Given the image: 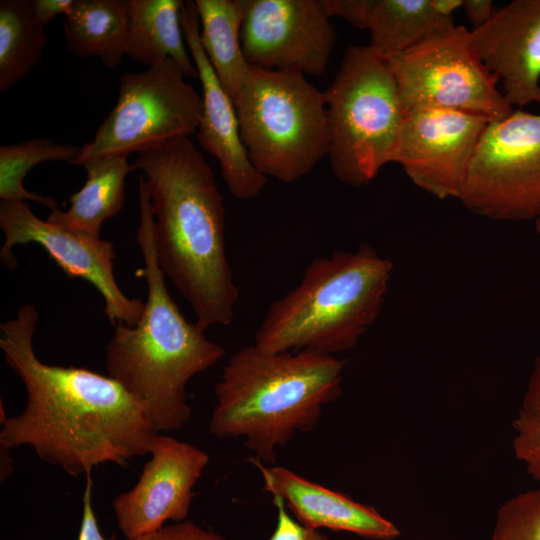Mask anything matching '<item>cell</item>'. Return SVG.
Returning <instances> with one entry per match:
<instances>
[{"mask_svg": "<svg viewBox=\"0 0 540 540\" xmlns=\"http://www.w3.org/2000/svg\"><path fill=\"white\" fill-rule=\"evenodd\" d=\"M241 43L250 65L319 77L336 32L322 0H244Z\"/></svg>", "mask_w": 540, "mask_h": 540, "instance_id": "obj_12", "label": "cell"}, {"mask_svg": "<svg viewBox=\"0 0 540 540\" xmlns=\"http://www.w3.org/2000/svg\"><path fill=\"white\" fill-rule=\"evenodd\" d=\"M137 483L112 503L117 525L131 540L156 531L164 523L186 520L193 487L209 462L204 450L158 433Z\"/></svg>", "mask_w": 540, "mask_h": 540, "instance_id": "obj_14", "label": "cell"}, {"mask_svg": "<svg viewBox=\"0 0 540 540\" xmlns=\"http://www.w3.org/2000/svg\"><path fill=\"white\" fill-rule=\"evenodd\" d=\"M64 34L71 54L97 57L107 68H116L127 52L128 0H74Z\"/></svg>", "mask_w": 540, "mask_h": 540, "instance_id": "obj_21", "label": "cell"}, {"mask_svg": "<svg viewBox=\"0 0 540 540\" xmlns=\"http://www.w3.org/2000/svg\"><path fill=\"white\" fill-rule=\"evenodd\" d=\"M535 228L537 233L540 235V218L535 221Z\"/></svg>", "mask_w": 540, "mask_h": 540, "instance_id": "obj_35", "label": "cell"}, {"mask_svg": "<svg viewBox=\"0 0 540 540\" xmlns=\"http://www.w3.org/2000/svg\"><path fill=\"white\" fill-rule=\"evenodd\" d=\"M458 199L470 211L492 220L540 218V114L517 109L488 123Z\"/></svg>", "mask_w": 540, "mask_h": 540, "instance_id": "obj_10", "label": "cell"}, {"mask_svg": "<svg viewBox=\"0 0 540 540\" xmlns=\"http://www.w3.org/2000/svg\"><path fill=\"white\" fill-rule=\"evenodd\" d=\"M470 41L502 81L510 106L540 104V0H515L470 31Z\"/></svg>", "mask_w": 540, "mask_h": 540, "instance_id": "obj_16", "label": "cell"}, {"mask_svg": "<svg viewBox=\"0 0 540 540\" xmlns=\"http://www.w3.org/2000/svg\"><path fill=\"white\" fill-rule=\"evenodd\" d=\"M392 272V261L368 244L314 258L298 285L270 305L254 344L270 353L353 348L378 318Z\"/></svg>", "mask_w": 540, "mask_h": 540, "instance_id": "obj_5", "label": "cell"}, {"mask_svg": "<svg viewBox=\"0 0 540 540\" xmlns=\"http://www.w3.org/2000/svg\"><path fill=\"white\" fill-rule=\"evenodd\" d=\"M345 361L312 350L266 352L254 343L234 352L214 393L209 431L244 438L262 463L297 432L310 431L341 393Z\"/></svg>", "mask_w": 540, "mask_h": 540, "instance_id": "obj_4", "label": "cell"}, {"mask_svg": "<svg viewBox=\"0 0 540 540\" xmlns=\"http://www.w3.org/2000/svg\"><path fill=\"white\" fill-rule=\"evenodd\" d=\"M127 158L109 155L80 163L87 172L84 185L70 196L67 211L57 208L47 220L74 232L101 238L103 223L116 216L124 205L126 177L135 171Z\"/></svg>", "mask_w": 540, "mask_h": 540, "instance_id": "obj_19", "label": "cell"}, {"mask_svg": "<svg viewBox=\"0 0 540 540\" xmlns=\"http://www.w3.org/2000/svg\"><path fill=\"white\" fill-rule=\"evenodd\" d=\"M512 425L514 454L540 487V415L520 409Z\"/></svg>", "mask_w": 540, "mask_h": 540, "instance_id": "obj_26", "label": "cell"}, {"mask_svg": "<svg viewBox=\"0 0 540 540\" xmlns=\"http://www.w3.org/2000/svg\"><path fill=\"white\" fill-rule=\"evenodd\" d=\"M30 2L36 20L45 27L58 15L66 16L74 0H30Z\"/></svg>", "mask_w": 540, "mask_h": 540, "instance_id": "obj_30", "label": "cell"}, {"mask_svg": "<svg viewBox=\"0 0 540 540\" xmlns=\"http://www.w3.org/2000/svg\"><path fill=\"white\" fill-rule=\"evenodd\" d=\"M181 23L202 87L203 114L195 133L197 140L202 149L218 160L228 191L239 200L253 199L263 190L267 177L251 163L235 106L201 45L195 0L184 1Z\"/></svg>", "mask_w": 540, "mask_h": 540, "instance_id": "obj_15", "label": "cell"}, {"mask_svg": "<svg viewBox=\"0 0 540 540\" xmlns=\"http://www.w3.org/2000/svg\"><path fill=\"white\" fill-rule=\"evenodd\" d=\"M233 104L250 161L264 176L291 183L327 156L324 92L303 74L250 65Z\"/></svg>", "mask_w": 540, "mask_h": 540, "instance_id": "obj_6", "label": "cell"}, {"mask_svg": "<svg viewBox=\"0 0 540 540\" xmlns=\"http://www.w3.org/2000/svg\"><path fill=\"white\" fill-rule=\"evenodd\" d=\"M521 410L540 415V354L534 359Z\"/></svg>", "mask_w": 540, "mask_h": 540, "instance_id": "obj_31", "label": "cell"}, {"mask_svg": "<svg viewBox=\"0 0 540 540\" xmlns=\"http://www.w3.org/2000/svg\"><path fill=\"white\" fill-rule=\"evenodd\" d=\"M490 120L466 112L417 108L405 111L391 162L439 199L458 198L475 147Z\"/></svg>", "mask_w": 540, "mask_h": 540, "instance_id": "obj_13", "label": "cell"}, {"mask_svg": "<svg viewBox=\"0 0 540 540\" xmlns=\"http://www.w3.org/2000/svg\"><path fill=\"white\" fill-rule=\"evenodd\" d=\"M329 17L337 16L370 32L368 46L383 58L455 27L433 0H322Z\"/></svg>", "mask_w": 540, "mask_h": 540, "instance_id": "obj_18", "label": "cell"}, {"mask_svg": "<svg viewBox=\"0 0 540 540\" xmlns=\"http://www.w3.org/2000/svg\"><path fill=\"white\" fill-rule=\"evenodd\" d=\"M85 489L82 497V518L78 540H117L115 535L105 538L98 526L97 518L92 505L93 481L91 474L86 476Z\"/></svg>", "mask_w": 540, "mask_h": 540, "instance_id": "obj_29", "label": "cell"}, {"mask_svg": "<svg viewBox=\"0 0 540 540\" xmlns=\"http://www.w3.org/2000/svg\"><path fill=\"white\" fill-rule=\"evenodd\" d=\"M45 27L30 0L0 1V92L22 81L37 65L47 45Z\"/></svg>", "mask_w": 540, "mask_h": 540, "instance_id": "obj_23", "label": "cell"}, {"mask_svg": "<svg viewBox=\"0 0 540 540\" xmlns=\"http://www.w3.org/2000/svg\"><path fill=\"white\" fill-rule=\"evenodd\" d=\"M405 111L450 109L499 121L513 112L499 79L488 70L463 26L427 38L385 58Z\"/></svg>", "mask_w": 540, "mask_h": 540, "instance_id": "obj_9", "label": "cell"}, {"mask_svg": "<svg viewBox=\"0 0 540 540\" xmlns=\"http://www.w3.org/2000/svg\"><path fill=\"white\" fill-rule=\"evenodd\" d=\"M131 540H227L223 536L205 530L192 521L184 520L173 525L138 536Z\"/></svg>", "mask_w": 540, "mask_h": 540, "instance_id": "obj_28", "label": "cell"}, {"mask_svg": "<svg viewBox=\"0 0 540 540\" xmlns=\"http://www.w3.org/2000/svg\"><path fill=\"white\" fill-rule=\"evenodd\" d=\"M436 10L446 17H452V13L463 5V0H433Z\"/></svg>", "mask_w": 540, "mask_h": 540, "instance_id": "obj_33", "label": "cell"}, {"mask_svg": "<svg viewBox=\"0 0 540 540\" xmlns=\"http://www.w3.org/2000/svg\"><path fill=\"white\" fill-rule=\"evenodd\" d=\"M261 473L263 490L280 497L287 509L306 527L345 531L375 540H393L398 528L376 509L307 480L281 466H266L249 459Z\"/></svg>", "mask_w": 540, "mask_h": 540, "instance_id": "obj_17", "label": "cell"}, {"mask_svg": "<svg viewBox=\"0 0 540 540\" xmlns=\"http://www.w3.org/2000/svg\"><path fill=\"white\" fill-rule=\"evenodd\" d=\"M183 5L182 0H128L126 55L148 67L171 59L185 77L198 78L182 28Z\"/></svg>", "mask_w": 540, "mask_h": 540, "instance_id": "obj_20", "label": "cell"}, {"mask_svg": "<svg viewBox=\"0 0 540 540\" xmlns=\"http://www.w3.org/2000/svg\"><path fill=\"white\" fill-rule=\"evenodd\" d=\"M202 114V96L173 60L159 61L140 73H123L114 107L71 165L109 155L128 157L189 137L196 133Z\"/></svg>", "mask_w": 540, "mask_h": 540, "instance_id": "obj_8", "label": "cell"}, {"mask_svg": "<svg viewBox=\"0 0 540 540\" xmlns=\"http://www.w3.org/2000/svg\"><path fill=\"white\" fill-rule=\"evenodd\" d=\"M81 154V147L57 143L47 138H35L0 146V198L3 201H34L51 211L59 208L50 197L25 189L28 172L45 161H65L72 164Z\"/></svg>", "mask_w": 540, "mask_h": 540, "instance_id": "obj_24", "label": "cell"}, {"mask_svg": "<svg viewBox=\"0 0 540 540\" xmlns=\"http://www.w3.org/2000/svg\"><path fill=\"white\" fill-rule=\"evenodd\" d=\"M9 451L10 449L0 447V454H1L0 479L1 481L5 480L13 472L12 458L9 455Z\"/></svg>", "mask_w": 540, "mask_h": 540, "instance_id": "obj_34", "label": "cell"}, {"mask_svg": "<svg viewBox=\"0 0 540 540\" xmlns=\"http://www.w3.org/2000/svg\"><path fill=\"white\" fill-rule=\"evenodd\" d=\"M490 540H540V487L513 496L499 508Z\"/></svg>", "mask_w": 540, "mask_h": 540, "instance_id": "obj_25", "label": "cell"}, {"mask_svg": "<svg viewBox=\"0 0 540 540\" xmlns=\"http://www.w3.org/2000/svg\"><path fill=\"white\" fill-rule=\"evenodd\" d=\"M277 523L269 540H329L320 530L311 529L290 516L284 501L273 497Z\"/></svg>", "mask_w": 540, "mask_h": 540, "instance_id": "obj_27", "label": "cell"}, {"mask_svg": "<svg viewBox=\"0 0 540 540\" xmlns=\"http://www.w3.org/2000/svg\"><path fill=\"white\" fill-rule=\"evenodd\" d=\"M462 7L473 29L486 24L494 14L491 0H463Z\"/></svg>", "mask_w": 540, "mask_h": 540, "instance_id": "obj_32", "label": "cell"}, {"mask_svg": "<svg viewBox=\"0 0 540 540\" xmlns=\"http://www.w3.org/2000/svg\"><path fill=\"white\" fill-rule=\"evenodd\" d=\"M324 97L332 173L367 185L391 162L405 116L387 60L368 45L348 46Z\"/></svg>", "mask_w": 540, "mask_h": 540, "instance_id": "obj_7", "label": "cell"}, {"mask_svg": "<svg viewBox=\"0 0 540 540\" xmlns=\"http://www.w3.org/2000/svg\"><path fill=\"white\" fill-rule=\"evenodd\" d=\"M38 319L37 308L26 304L0 325L5 361L27 394L24 409L13 417L1 401L0 447L28 445L73 477L108 462L126 467L149 454L159 432L146 406L108 375L42 362L33 347Z\"/></svg>", "mask_w": 540, "mask_h": 540, "instance_id": "obj_1", "label": "cell"}, {"mask_svg": "<svg viewBox=\"0 0 540 540\" xmlns=\"http://www.w3.org/2000/svg\"><path fill=\"white\" fill-rule=\"evenodd\" d=\"M195 4L201 45L233 102L250 67L241 43L244 0H195Z\"/></svg>", "mask_w": 540, "mask_h": 540, "instance_id": "obj_22", "label": "cell"}, {"mask_svg": "<svg viewBox=\"0 0 540 540\" xmlns=\"http://www.w3.org/2000/svg\"><path fill=\"white\" fill-rule=\"evenodd\" d=\"M138 199L136 240L144 261L147 299L135 326H115L105 362L107 375L146 406L160 433L178 430L188 422L187 384L222 359L225 349L184 317L168 291L156 255L153 208L142 174Z\"/></svg>", "mask_w": 540, "mask_h": 540, "instance_id": "obj_3", "label": "cell"}, {"mask_svg": "<svg viewBox=\"0 0 540 540\" xmlns=\"http://www.w3.org/2000/svg\"><path fill=\"white\" fill-rule=\"evenodd\" d=\"M151 198L159 266L203 329L228 326L239 291L225 247V206L214 173L189 137L138 153Z\"/></svg>", "mask_w": 540, "mask_h": 540, "instance_id": "obj_2", "label": "cell"}, {"mask_svg": "<svg viewBox=\"0 0 540 540\" xmlns=\"http://www.w3.org/2000/svg\"><path fill=\"white\" fill-rule=\"evenodd\" d=\"M0 228L5 237L0 259L7 269L14 270L18 266L13 247L36 243L68 278H80L96 287L104 299V312L111 325L135 326L138 323L145 302L126 296L116 282L113 272L116 254L112 242L42 220L26 201L1 200Z\"/></svg>", "mask_w": 540, "mask_h": 540, "instance_id": "obj_11", "label": "cell"}]
</instances>
